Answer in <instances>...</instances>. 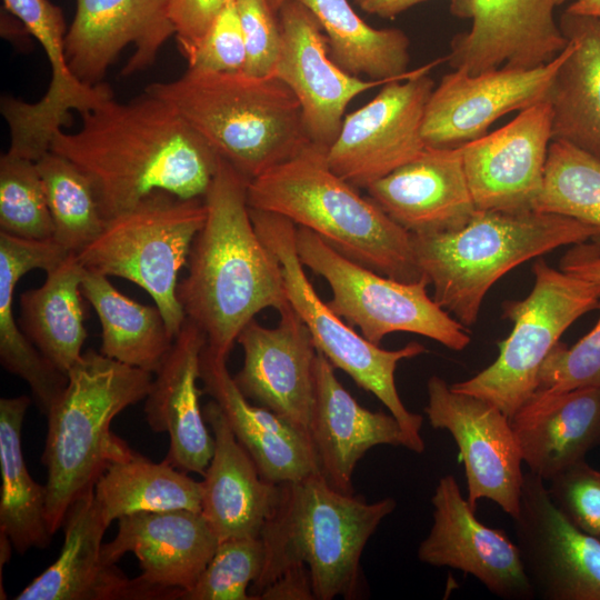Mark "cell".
Masks as SVG:
<instances>
[{
    "instance_id": "1",
    "label": "cell",
    "mask_w": 600,
    "mask_h": 600,
    "mask_svg": "<svg viewBox=\"0 0 600 600\" xmlns=\"http://www.w3.org/2000/svg\"><path fill=\"white\" fill-rule=\"evenodd\" d=\"M80 116V128L58 131L50 150L88 176L106 222L157 191L204 197L220 157L167 101L144 91Z\"/></svg>"
},
{
    "instance_id": "2",
    "label": "cell",
    "mask_w": 600,
    "mask_h": 600,
    "mask_svg": "<svg viewBox=\"0 0 600 600\" xmlns=\"http://www.w3.org/2000/svg\"><path fill=\"white\" fill-rule=\"evenodd\" d=\"M248 182L220 158L203 197L207 217L189 252L188 274L178 284L187 319L203 331L207 348L226 359L258 312L290 304L279 261L252 223Z\"/></svg>"
},
{
    "instance_id": "3",
    "label": "cell",
    "mask_w": 600,
    "mask_h": 600,
    "mask_svg": "<svg viewBox=\"0 0 600 600\" xmlns=\"http://www.w3.org/2000/svg\"><path fill=\"white\" fill-rule=\"evenodd\" d=\"M326 152V148L309 142L250 180L249 207L313 231L342 254L383 276L403 282L420 280L423 276L410 232L334 173Z\"/></svg>"
},
{
    "instance_id": "4",
    "label": "cell",
    "mask_w": 600,
    "mask_h": 600,
    "mask_svg": "<svg viewBox=\"0 0 600 600\" xmlns=\"http://www.w3.org/2000/svg\"><path fill=\"white\" fill-rule=\"evenodd\" d=\"M280 486L279 502L260 534L264 563L251 586L253 600L297 564L308 568L316 600L359 598L363 549L396 500L367 502L333 489L319 472Z\"/></svg>"
},
{
    "instance_id": "5",
    "label": "cell",
    "mask_w": 600,
    "mask_h": 600,
    "mask_svg": "<svg viewBox=\"0 0 600 600\" xmlns=\"http://www.w3.org/2000/svg\"><path fill=\"white\" fill-rule=\"evenodd\" d=\"M144 91L171 104L249 181L311 142L297 98L274 76L188 69Z\"/></svg>"
},
{
    "instance_id": "6",
    "label": "cell",
    "mask_w": 600,
    "mask_h": 600,
    "mask_svg": "<svg viewBox=\"0 0 600 600\" xmlns=\"http://www.w3.org/2000/svg\"><path fill=\"white\" fill-rule=\"evenodd\" d=\"M152 373L92 349L68 371V382L50 408L42 454L47 468V517L54 534L70 506L94 487L112 462L132 449L111 431L126 408L144 400Z\"/></svg>"
},
{
    "instance_id": "7",
    "label": "cell",
    "mask_w": 600,
    "mask_h": 600,
    "mask_svg": "<svg viewBox=\"0 0 600 600\" xmlns=\"http://www.w3.org/2000/svg\"><path fill=\"white\" fill-rule=\"evenodd\" d=\"M600 231L559 214L477 210L462 227L410 233L416 262L433 300L463 327H472L490 288L527 260L587 242Z\"/></svg>"
},
{
    "instance_id": "8",
    "label": "cell",
    "mask_w": 600,
    "mask_h": 600,
    "mask_svg": "<svg viewBox=\"0 0 600 600\" xmlns=\"http://www.w3.org/2000/svg\"><path fill=\"white\" fill-rule=\"evenodd\" d=\"M206 217L203 198L157 191L107 221L76 256L84 269L129 280L147 291L176 338L187 319L178 298V274Z\"/></svg>"
},
{
    "instance_id": "9",
    "label": "cell",
    "mask_w": 600,
    "mask_h": 600,
    "mask_svg": "<svg viewBox=\"0 0 600 600\" xmlns=\"http://www.w3.org/2000/svg\"><path fill=\"white\" fill-rule=\"evenodd\" d=\"M532 271L530 293L502 304V317L513 327L498 343L497 359L470 379L450 384L493 403L509 419L537 391L541 364L562 333L600 301V284L557 270L542 258Z\"/></svg>"
},
{
    "instance_id": "10",
    "label": "cell",
    "mask_w": 600,
    "mask_h": 600,
    "mask_svg": "<svg viewBox=\"0 0 600 600\" xmlns=\"http://www.w3.org/2000/svg\"><path fill=\"white\" fill-rule=\"evenodd\" d=\"M250 217L256 231L278 259L289 303L309 329L317 350L381 401L409 436L416 452L422 453L423 418L403 404L394 372L400 361L424 353L426 348L412 341L398 350H386L356 332L320 299L310 283L296 250L297 226L282 216L252 208Z\"/></svg>"
},
{
    "instance_id": "11",
    "label": "cell",
    "mask_w": 600,
    "mask_h": 600,
    "mask_svg": "<svg viewBox=\"0 0 600 600\" xmlns=\"http://www.w3.org/2000/svg\"><path fill=\"white\" fill-rule=\"evenodd\" d=\"M296 250L303 267L331 289L328 307L361 334L380 346L393 332H411L462 351L469 331L428 293V280L403 282L342 254L313 231L297 227Z\"/></svg>"
},
{
    "instance_id": "12",
    "label": "cell",
    "mask_w": 600,
    "mask_h": 600,
    "mask_svg": "<svg viewBox=\"0 0 600 600\" xmlns=\"http://www.w3.org/2000/svg\"><path fill=\"white\" fill-rule=\"evenodd\" d=\"M438 62L384 83L377 96L344 117L326 152L334 173L358 189H367L421 154L427 148L423 118L434 88L429 72Z\"/></svg>"
},
{
    "instance_id": "13",
    "label": "cell",
    "mask_w": 600,
    "mask_h": 600,
    "mask_svg": "<svg viewBox=\"0 0 600 600\" xmlns=\"http://www.w3.org/2000/svg\"><path fill=\"white\" fill-rule=\"evenodd\" d=\"M427 393L430 426L447 430L459 449L472 510L479 500L489 499L516 518L524 472L510 419L493 403L453 390L439 376L429 378Z\"/></svg>"
},
{
    "instance_id": "14",
    "label": "cell",
    "mask_w": 600,
    "mask_h": 600,
    "mask_svg": "<svg viewBox=\"0 0 600 600\" xmlns=\"http://www.w3.org/2000/svg\"><path fill=\"white\" fill-rule=\"evenodd\" d=\"M43 48L50 62L51 80L37 102L1 98L0 111L10 132L8 152L37 161L50 150L54 134L69 127L72 111L93 110L113 97L107 83L88 86L71 72L64 49L66 22L60 7L49 0H3Z\"/></svg>"
},
{
    "instance_id": "15",
    "label": "cell",
    "mask_w": 600,
    "mask_h": 600,
    "mask_svg": "<svg viewBox=\"0 0 600 600\" xmlns=\"http://www.w3.org/2000/svg\"><path fill=\"white\" fill-rule=\"evenodd\" d=\"M517 546L534 596L543 600H600V540L556 507L546 481L524 472L513 518Z\"/></svg>"
},
{
    "instance_id": "16",
    "label": "cell",
    "mask_w": 600,
    "mask_h": 600,
    "mask_svg": "<svg viewBox=\"0 0 600 600\" xmlns=\"http://www.w3.org/2000/svg\"><path fill=\"white\" fill-rule=\"evenodd\" d=\"M570 50L534 68L501 67L477 74L453 69L428 100L422 137L427 147H459L487 134L499 118L547 100L554 76Z\"/></svg>"
},
{
    "instance_id": "17",
    "label": "cell",
    "mask_w": 600,
    "mask_h": 600,
    "mask_svg": "<svg viewBox=\"0 0 600 600\" xmlns=\"http://www.w3.org/2000/svg\"><path fill=\"white\" fill-rule=\"evenodd\" d=\"M567 0H450L453 16L471 21L451 41L453 69L477 74L501 67L534 68L553 60L568 39L554 18Z\"/></svg>"
},
{
    "instance_id": "18",
    "label": "cell",
    "mask_w": 600,
    "mask_h": 600,
    "mask_svg": "<svg viewBox=\"0 0 600 600\" xmlns=\"http://www.w3.org/2000/svg\"><path fill=\"white\" fill-rule=\"evenodd\" d=\"M277 14L281 44L272 76L297 98L310 141L328 149L348 104L390 81L364 79L341 69L330 57L321 26L302 3L287 0Z\"/></svg>"
},
{
    "instance_id": "19",
    "label": "cell",
    "mask_w": 600,
    "mask_h": 600,
    "mask_svg": "<svg viewBox=\"0 0 600 600\" xmlns=\"http://www.w3.org/2000/svg\"><path fill=\"white\" fill-rule=\"evenodd\" d=\"M218 544L201 512L178 509L120 518L102 553L111 564L126 553L137 557L141 573L131 579L132 600H177L196 583Z\"/></svg>"
},
{
    "instance_id": "20",
    "label": "cell",
    "mask_w": 600,
    "mask_h": 600,
    "mask_svg": "<svg viewBox=\"0 0 600 600\" xmlns=\"http://www.w3.org/2000/svg\"><path fill=\"white\" fill-rule=\"evenodd\" d=\"M551 141L552 111L543 100L520 110L498 130L460 146L477 210L536 211Z\"/></svg>"
},
{
    "instance_id": "21",
    "label": "cell",
    "mask_w": 600,
    "mask_h": 600,
    "mask_svg": "<svg viewBox=\"0 0 600 600\" xmlns=\"http://www.w3.org/2000/svg\"><path fill=\"white\" fill-rule=\"evenodd\" d=\"M432 524L418 559L471 574L504 600L536 598L517 543L479 521L452 474L441 477L431 497Z\"/></svg>"
},
{
    "instance_id": "22",
    "label": "cell",
    "mask_w": 600,
    "mask_h": 600,
    "mask_svg": "<svg viewBox=\"0 0 600 600\" xmlns=\"http://www.w3.org/2000/svg\"><path fill=\"white\" fill-rule=\"evenodd\" d=\"M279 314L274 328L252 319L242 329L237 342L243 363L233 379L248 400L308 431L318 350L290 304Z\"/></svg>"
},
{
    "instance_id": "23",
    "label": "cell",
    "mask_w": 600,
    "mask_h": 600,
    "mask_svg": "<svg viewBox=\"0 0 600 600\" xmlns=\"http://www.w3.org/2000/svg\"><path fill=\"white\" fill-rule=\"evenodd\" d=\"M76 13L64 39L71 72L88 86L101 83L120 52L134 51L122 76L149 68L176 34L168 16V0H74Z\"/></svg>"
},
{
    "instance_id": "24",
    "label": "cell",
    "mask_w": 600,
    "mask_h": 600,
    "mask_svg": "<svg viewBox=\"0 0 600 600\" xmlns=\"http://www.w3.org/2000/svg\"><path fill=\"white\" fill-rule=\"evenodd\" d=\"M334 369L318 351L308 433L319 473L333 489L353 494L354 469L368 450L387 444L416 452V447L391 413L359 404L340 383Z\"/></svg>"
},
{
    "instance_id": "25",
    "label": "cell",
    "mask_w": 600,
    "mask_h": 600,
    "mask_svg": "<svg viewBox=\"0 0 600 600\" xmlns=\"http://www.w3.org/2000/svg\"><path fill=\"white\" fill-rule=\"evenodd\" d=\"M368 196L410 233L456 230L477 208L459 147H427L419 157L367 189Z\"/></svg>"
},
{
    "instance_id": "26",
    "label": "cell",
    "mask_w": 600,
    "mask_h": 600,
    "mask_svg": "<svg viewBox=\"0 0 600 600\" xmlns=\"http://www.w3.org/2000/svg\"><path fill=\"white\" fill-rule=\"evenodd\" d=\"M206 343L203 331L186 319L144 399L150 429L169 434L164 460L183 472L201 476L214 451V437L207 428L198 387Z\"/></svg>"
},
{
    "instance_id": "27",
    "label": "cell",
    "mask_w": 600,
    "mask_h": 600,
    "mask_svg": "<svg viewBox=\"0 0 600 600\" xmlns=\"http://www.w3.org/2000/svg\"><path fill=\"white\" fill-rule=\"evenodd\" d=\"M200 380L203 392L220 407L266 480L281 484L319 472L308 431L248 400L230 374L227 359L213 354L207 346L201 353Z\"/></svg>"
},
{
    "instance_id": "28",
    "label": "cell",
    "mask_w": 600,
    "mask_h": 600,
    "mask_svg": "<svg viewBox=\"0 0 600 600\" xmlns=\"http://www.w3.org/2000/svg\"><path fill=\"white\" fill-rule=\"evenodd\" d=\"M203 416L214 451L200 481L201 513L219 542L259 538L279 502L281 486L260 474L216 401L203 407Z\"/></svg>"
},
{
    "instance_id": "29",
    "label": "cell",
    "mask_w": 600,
    "mask_h": 600,
    "mask_svg": "<svg viewBox=\"0 0 600 600\" xmlns=\"http://www.w3.org/2000/svg\"><path fill=\"white\" fill-rule=\"evenodd\" d=\"M510 423L528 471L549 481L600 444V388L537 390Z\"/></svg>"
},
{
    "instance_id": "30",
    "label": "cell",
    "mask_w": 600,
    "mask_h": 600,
    "mask_svg": "<svg viewBox=\"0 0 600 600\" xmlns=\"http://www.w3.org/2000/svg\"><path fill=\"white\" fill-rule=\"evenodd\" d=\"M109 524L93 488L68 509L62 549L57 560L36 577L16 600H132L131 579L102 553Z\"/></svg>"
},
{
    "instance_id": "31",
    "label": "cell",
    "mask_w": 600,
    "mask_h": 600,
    "mask_svg": "<svg viewBox=\"0 0 600 600\" xmlns=\"http://www.w3.org/2000/svg\"><path fill=\"white\" fill-rule=\"evenodd\" d=\"M71 252L53 238L32 240L0 231V361L10 373L24 380L43 414L64 390L68 377L30 342L13 316L18 281L33 269L49 272Z\"/></svg>"
},
{
    "instance_id": "32",
    "label": "cell",
    "mask_w": 600,
    "mask_h": 600,
    "mask_svg": "<svg viewBox=\"0 0 600 600\" xmlns=\"http://www.w3.org/2000/svg\"><path fill=\"white\" fill-rule=\"evenodd\" d=\"M560 28L570 50L547 98L552 140L600 159V20L564 12Z\"/></svg>"
},
{
    "instance_id": "33",
    "label": "cell",
    "mask_w": 600,
    "mask_h": 600,
    "mask_svg": "<svg viewBox=\"0 0 600 600\" xmlns=\"http://www.w3.org/2000/svg\"><path fill=\"white\" fill-rule=\"evenodd\" d=\"M84 268L70 253L44 282L20 294V328L57 369L68 373L87 339L81 282Z\"/></svg>"
},
{
    "instance_id": "34",
    "label": "cell",
    "mask_w": 600,
    "mask_h": 600,
    "mask_svg": "<svg viewBox=\"0 0 600 600\" xmlns=\"http://www.w3.org/2000/svg\"><path fill=\"white\" fill-rule=\"evenodd\" d=\"M277 13L287 0H268ZM321 26L331 59L352 76L393 81L410 77V40L400 29H377L353 10L349 0H296Z\"/></svg>"
},
{
    "instance_id": "35",
    "label": "cell",
    "mask_w": 600,
    "mask_h": 600,
    "mask_svg": "<svg viewBox=\"0 0 600 600\" xmlns=\"http://www.w3.org/2000/svg\"><path fill=\"white\" fill-rule=\"evenodd\" d=\"M28 396L0 399V533L19 554L51 542L47 488L30 476L23 458L21 432Z\"/></svg>"
},
{
    "instance_id": "36",
    "label": "cell",
    "mask_w": 600,
    "mask_h": 600,
    "mask_svg": "<svg viewBox=\"0 0 600 600\" xmlns=\"http://www.w3.org/2000/svg\"><path fill=\"white\" fill-rule=\"evenodd\" d=\"M81 291L101 324L100 352L156 373L174 341L159 308L124 296L108 276L93 270L84 269Z\"/></svg>"
},
{
    "instance_id": "37",
    "label": "cell",
    "mask_w": 600,
    "mask_h": 600,
    "mask_svg": "<svg viewBox=\"0 0 600 600\" xmlns=\"http://www.w3.org/2000/svg\"><path fill=\"white\" fill-rule=\"evenodd\" d=\"M93 493L109 526L139 512H201L200 481L166 460L154 462L133 450L108 466L96 481Z\"/></svg>"
},
{
    "instance_id": "38",
    "label": "cell",
    "mask_w": 600,
    "mask_h": 600,
    "mask_svg": "<svg viewBox=\"0 0 600 600\" xmlns=\"http://www.w3.org/2000/svg\"><path fill=\"white\" fill-rule=\"evenodd\" d=\"M36 162L54 226L53 239L77 253L106 224L93 184L73 162L51 150Z\"/></svg>"
},
{
    "instance_id": "39",
    "label": "cell",
    "mask_w": 600,
    "mask_h": 600,
    "mask_svg": "<svg viewBox=\"0 0 600 600\" xmlns=\"http://www.w3.org/2000/svg\"><path fill=\"white\" fill-rule=\"evenodd\" d=\"M536 211L571 218L600 231V159L552 140Z\"/></svg>"
},
{
    "instance_id": "40",
    "label": "cell",
    "mask_w": 600,
    "mask_h": 600,
    "mask_svg": "<svg viewBox=\"0 0 600 600\" xmlns=\"http://www.w3.org/2000/svg\"><path fill=\"white\" fill-rule=\"evenodd\" d=\"M0 231L32 240L54 232L37 162L8 151L0 157Z\"/></svg>"
},
{
    "instance_id": "41",
    "label": "cell",
    "mask_w": 600,
    "mask_h": 600,
    "mask_svg": "<svg viewBox=\"0 0 600 600\" xmlns=\"http://www.w3.org/2000/svg\"><path fill=\"white\" fill-rule=\"evenodd\" d=\"M264 563L261 538L219 542L196 583L179 600H253L247 592L260 577Z\"/></svg>"
},
{
    "instance_id": "42",
    "label": "cell",
    "mask_w": 600,
    "mask_h": 600,
    "mask_svg": "<svg viewBox=\"0 0 600 600\" xmlns=\"http://www.w3.org/2000/svg\"><path fill=\"white\" fill-rule=\"evenodd\" d=\"M594 327L571 347L560 341L541 364L538 389L564 392L582 388H600V301Z\"/></svg>"
},
{
    "instance_id": "43",
    "label": "cell",
    "mask_w": 600,
    "mask_h": 600,
    "mask_svg": "<svg viewBox=\"0 0 600 600\" xmlns=\"http://www.w3.org/2000/svg\"><path fill=\"white\" fill-rule=\"evenodd\" d=\"M188 69L208 72H239L246 62V46L232 0L208 31L193 42L178 43Z\"/></svg>"
},
{
    "instance_id": "44",
    "label": "cell",
    "mask_w": 600,
    "mask_h": 600,
    "mask_svg": "<svg viewBox=\"0 0 600 600\" xmlns=\"http://www.w3.org/2000/svg\"><path fill=\"white\" fill-rule=\"evenodd\" d=\"M549 481L550 498L564 517L582 531L600 538V471L581 460Z\"/></svg>"
},
{
    "instance_id": "45",
    "label": "cell",
    "mask_w": 600,
    "mask_h": 600,
    "mask_svg": "<svg viewBox=\"0 0 600 600\" xmlns=\"http://www.w3.org/2000/svg\"><path fill=\"white\" fill-rule=\"evenodd\" d=\"M236 8L246 46L243 72L272 76L281 44L276 12L268 0H236Z\"/></svg>"
},
{
    "instance_id": "46",
    "label": "cell",
    "mask_w": 600,
    "mask_h": 600,
    "mask_svg": "<svg viewBox=\"0 0 600 600\" xmlns=\"http://www.w3.org/2000/svg\"><path fill=\"white\" fill-rule=\"evenodd\" d=\"M232 0H168V16L177 41L200 39Z\"/></svg>"
},
{
    "instance_id": "47",
    "label": "cell",
    "mask_w": 600,
    "mask_h": 600,
    "mask_svg": "<svg viewBox=\"0 0 600 600\" xmlns=\"http://www.w3.org/2000/svg\"><path fill=\"white\" fill-rule=\"evenodd\" d=\"M259 600H316L308 568L290 567L260 592Z\"/></svg>"
},
{
    "instance_id": "48",
    "label": "cell",
    "mask_w": 600,
    "mask_h": 600,
    "mask_svg": "<svg viewBox=\"0 0 600 600\" xmlns=\"http://www.w3.org/2000/svg\"><path fill=\"white\" fill-rule=\"evenodd\" d=\"M560 263L561 270L600 284V252L591 243L573 244Z\"/></svg>"
},
{
    "instance_id": "49",
    "label": "cell",
    "mask_w": 600,
    "mask_h": 600,
    "mask_svg": "<svg viewBox=\"0 0 600 600\" xmlns=\"http://www.w3.org/2000/svg\"><path fill=\"white\" fill-rule=\"evenodd\" d=\"M366 13L392 19L426 0H353Z\"/></svg>"
},
{
    "instance_id": "50",
    "label": "cell",
    "mask_w": 600,
    "mask_h": 600,
    "mask_svg": "<svg viewBox=\"0 0 600 600\" xmlns=\"http://www.w3.org/2000/svg\"><path fill=\"white\" fill-rule=\"evenodd\" d=\"M10 20L8 14H2L1 19V34L3 38L11 40L14 43L21 42L22 38L28 39L31 37L24 24L16 17V21Z\"/></svg>"
},
{
    "instance_id": "51",
    "label": "cell",
    "mask_w": 600,
    "mask_h": 600,
    "mask_svg": "<svg viewBox=\"0 0 600 600\" xmlns=\"http://www.w3.org/2000/svg\"><path fill=\"white\" fill-rule=\"evenodd\" d=\"M566 12L600 20V0H574Z\"/></svg>"
},
{
    "instance_id": "52",
    "label": "cell",
    "mask_w": 600,
    "mask_h": 600,
    "mask_svg": "<svg viewBox=\"0 0 600 600\" xmlns=\"http://www.w3.org/2000/svg\"><path fill=\"white\" fill-rule=\"evenodd\" d=\"M590 241V243L600 252V233L593 236Z\"/></svg>"
}]
</instances>
